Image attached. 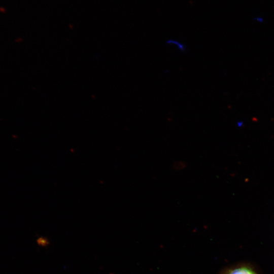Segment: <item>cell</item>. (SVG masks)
<instances>
[{"mask_svg":"<svg viewBox=\"0 0 274 274\" xmlns=\"http://www.w3.org/2000/svg\"><path fill=\"white\" fill-rule=\"evenodd\" d=\"M219 274H260L256 267L249 262H239L226 267Z\"/></svg>","mask_w":274,"mask_h":274,"instance_id":"6da1fadb","label":"cell"},{"mask_svg":"<svg viewBox=\"0 0 274 274\" xmlns=\"http://www.w3.org/2000/svg\"><path fill=\"white\" fill-rule=\"evenodd\" d=\"M166 43L167 44L176 46L178 49L181 52H185L186 50V47L185 45L177 40L169 39L166 41Z\"/></svg>","mask_w":274,"mask_h":274,"instance_id":"7a4b0ae2","label":"cell"}]
</instances>
